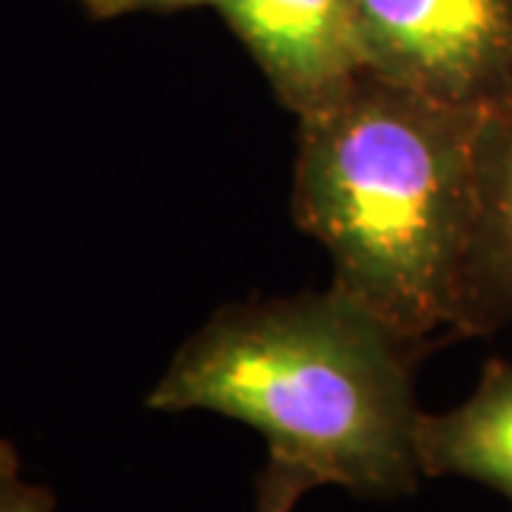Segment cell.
I'll return each instance as SVG.
<instances>
[{
    "label": "cell",
    "mask_w": 512,
    "mask_h": 512,
    "mask_svg": "<svg viewBox=\"0 0 512 512\" xmlns=\"http://www.w3.org/2000/svg\"><path fill=\"white\" fill-rule=\"evenodd\" d=\"M416 453L424 478L476 481L512 512V362L490 359L476 390L453 410H421Z\"/></svg>",
    "instance_id": "obj_6"
},
{
    "label": "cell",
    "mask_w": 512,
    "mask_h": 512,
    "mask_svg": "<svg viewBox=\"0 0 512 512\" xmlns=\"http://www.w3.org/2000/svg\"><path fill=\"white\" fill-rule=\"evenodd\" d=\"M92 20H111L137 12H183L200 9L211 0H77Z\"/></svg>",
    "instance_id": "obj_9"
},
{
    "label": "cell",
    "mask_w": 512,
    "mask_h": 512,
    "mask_svg": "<svg viewBox=\"0 0 512 512\" xmlns=\"http://www.w3.org/2000/svg\"><path fill=\"white\" fill-rule=\"evenodd\" d=\"M0 512H55L52 490L20 476L15 453L0 458Z\"/></svg>",
    "instance_id": "obj_8"
},
{
    "label": "cell",
    "mask_w": 512,
    "mask_h": 512,
    "mask_svg": "<svg viewBox=\"0 0 512 512\" xmlns=\"http://www.w3.org/2000/svg\"><path fill=\"white\" fill-rule=\"evenodd\" d=\"M15 450H12V444L9 441H3L0 439V458H6V456H12Z\"/></svg>",
    "instance_id": "obj_10"
},
{
    "label": "cell",
    "mask_w": 512,
    "mask_h": 512,
    "mask_svg": "<svg viewBox=\"0 0 512 512\" xmlns=\"http://www.w3.org/2000/svg\"><path fill=\"white\" fill-rule=\"evenodd\" d=\"M512 325V100L484 114L476 148V211L453 336Z\"/></svg>",
    "instance_id": "obj_5"
},
{
    "label": "cell",
    "mask_w": 512,
    "mask_h": 512,
    "mask_svg": "<svg viewBox=\"0 0 512 512\" xmlns=\"http://www.w3.org/2000/svg\"><path fill=\"white\" fill-rule=\"evenodd\" d=\"M276 103L299 120L328 109L367 72L350 0H211Z\"/></svg>",
    "instance_id": "obj_4"
},
{
    "label": "cell",
    "mask_w": 512,
    "mask_h": 512,
    "mask_svg": "<svg viewBox=\"0 0 512 512\" xmlns=\"http://www.w3.org/2000/svg\"><path fill=\"white\" fill-rule=\"evenodd\" d=\"M484 114L365 72L296 120L293 222L328 251L330 285L413 342L456 325Z\"/></svg>",
    "instance_id": "obj_2"
},
{
    "label": "cell",
    "mask_w": 512,
    "mask_h": 512,
    "mask_svg": "<svg viewBox=\"0 0 512 512\" xmlns=\"http://www.w3.org/2000/svg\"><path fill=\"white\" fill-rule=\"evenodd\" d=\"M413 342L348 293L325 291L222 305L194 330L146 407L214 413L256 430L268 458L319 487L390 501L419 490Z\"/></svg>",
    "instance_id": "obj_1"
},
{
    "label": "cell",
    "mask_w": 512,
    "mask_h": 512,
    "mask_svg": "<svg viewBox=\"0 0 512 512\" xmlns=\"http://www.w3.org/2000/svg\"><path fill=\"white\" fill-rule=\"evenodd\" d=\"M367 72L441 103L512 100V0H350Z\"/></svg>",
    "instance_id": "obj_3"
},
{
    "label": "cell",
    "mask_w": 512,
    "mask_h": 512,
    "mask_svg": "<svg viewBox=\"0 0 512 512\" xmlns=\"http://www.w3.org/2000/svg\"><path fill=\"white\" fill-rule=\"evenodd\" d=\"M311 490H319V484L308 473L268 458L262 473L256 476L254 512H293Z\"/></svg>",
    "instance_id": "obj_7"
}]
</instances>
